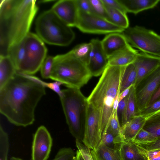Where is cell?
<instances>
[{"label": "cell", "mask_w": 160, "mask_h": 160, "mask_svg": "<svg viewBox=\"0 0 160 160\" xmlns=\"http://www.w3.org/2000/svg\"><path fill=\"white\" fill-rule=\"evenodd\" d=\"M10 160H23L21 158H17L15 157H12Z\"/></svg>", "instance_id": "cell-46"}, {"label": "cell", "mask_w": 160, "mask_h": 160, "mask_svg": "<svg viewBox=\"0 0 160 160\" xmlns=\"http://www.w3.org/2000/svg\"><path fill=\"white\" fill-rule=\"evenodd\" d=\"M142 128L157 139L160 138V114L147 119Z\"/></svg>", "instance_id": "cell-26"}, {"label": "cell", "mask_w": 160, "mask_h": 160, "mask_svg": "<svg viewBox=\"0 0 160 160\" xmlns=\"http://www.w3.org/2000/svg\"><path fill=\"white\" fill-rule=\"evenodd\" d=\"M92 48V44L90 42L78 45L72 50L75 56L87 66L89 62Z\"/></svg>", "instance_id": "cell-27"}, {"label": "cell", "mask_w": 160, "mask_h": 160, "mask_svg": "<svg viewBox=\"0 0 160 160\" xmlns=\"http://www.w3.org/2000/svg\"><path fill=\"white\" fill-rule=\"evenodd\" d=\"M22 41V60L17 72L33 75L40 69L47 56V49L44 42L34 33L29 32Z\"/></svg>", "instance_id": "cell-7"}, {"label": "cell", "mask_w": 160, "mask_h": 160, "mask_svg": "<svg viewBox=\"0 0 160 160\" xmlns=\"http://www.w3.org/2000/svg\"><path fill=\"white\" fill-rule=\"evenodd\" d=\"M139 115V111L136 99L135 88L133 85L130 89L127 103V122L132 118Z\"/></svg>", "instance_id": "cell-25"}, {"label": "cell", "mask_w": 160, "mask_h": 160, "mask_svg": "<svg viewBox=\"0 0 160 160\" xmlns=\"http://www.w3.org/2000/svg\"><path fill=\"white\" fill-rule=\"evenodd\" d=\"M123 142L122 137L116 136L110 131L107 130L102 136L100 145H103L112 148H119L121 143Z\"/></svg>", "instance_id": "cell-28"}, {"label": "cell", "mask_w": 160, "mask_h": 160, "mask_svg": "<svg viewBox=\"0 0 160 160\" xmlns=\"http://www.w3.org/2000/svg\"><path fill=\"white\" fill-rule=\"evenodd\" d=\"M20 73V72H19ZM25 77L31 79L39 83L44 88H48L56 93L60 96L62 93V90L61 89V86L62 83L58 81H55L51 82H44L38 77L32 75H28L20 73Z\"/></svg>", "instance_id": "cell-29"}, {"label": "cell", "mask_w": 160, "mask_h": 160, "mask_svg": "<svg viewBox=\"0 0 160 160\" xmlns=\"http://www.w3.org/2000/svg\"><path fill=\"white\" fill-rule=\"evenodd\" d=\"M125 67L108 65L87 98L88 103L100 112L101 137L108 128L113 114L115 101L120 94L121 82Z\"/></svg>", "instance_id": "cell-3"}, {"label": "cell", "mask_w": 160, "mask_h": 160, "mask_svg": "<svg viewBox=\"0 0 160 160\" xmlns=\"http://www.w3.org/2000/svg\"><path fill=\"white\" fill-rule=\"evenodd\" d=\"M0 5V56L28 33L38 8L35 0H2Z\"/></svg>", "instance_id": "cell-2"}, {"label": "cell", "mask_w": 160, "mask_h": 160, "mask_svg": "<svg viewBox=\"0 0 160 160\" xmlns=\"http://www.w3.org/2000/svg\"><path fill=\"white\" fill-rule=\"evenodd\" d=\"M160 85V64L135 88L139 113L148 105L151 98Z\"/></svg>", "instance_id": "cell-11"}, {"label": "cell", "mask_w": 160, "mask_h": 160, "mask_svg": "<svg viewBox=\"0 0 160 160\" xmlns=\"http://www.w3.org/2000/svg\"><path fill=\"white\" fill-rule=\"evenodd\" d=\"M157 139L142 128L138 133L132 140L137 143H147L156 140Z\"/></svg>", "instance_id": "cell-35"}, {"label": "cell", "mask_w": 160, "mask_h": 160, "mask_svg": "<svg viewBox=\"0 0 160 160\" xmlns=\"http://www.w3.org/2000/svg\"><path fill=\"white\" fill-rule=\"evenodd\" d=\"M107 130L110 131L116 136L122 137L121 128L118 119L116 111L112 114L110 118Z\"/></svg>", "instance_id": "cell-37"}, {"label": "cell", "mask_w": 160, "mask_h": 160, "mask_svg": "<svg viewBox=\"0 0 160 160\" xmlns=\"http://www.w3.org/2000/svg\"><path fill=\"white\" fill-rule=\"evenodd\" d=\"M45 88L17 72L0 89V113L16 126L32 124L36 108L46 94Z\"/></svg>", "instance_id": "cell-1"}, {"label": "cell", "mask_w": 160, "mask_h": 160, "mask_svg": "<svg viewBox=\"0 0 160 160\" xmlns=\"http://www.w3.org/2000/svg\"><path fill=\"white\" fill-rule=\"evenodd\" d=\"M126 13L136 14L144 10L153 8L160 0H118Z\"/></svg>", "instance_id": "cell-19"}, {"label": "cell", "mask_w": 160, "mask_h": 160, "mask_svg": "<svg viewBox=\"0 0 160 160\" xmlns=\"http://www.w3.org/2000/svg\"><path fill=\"white\" fill-rule=\"evenodd\" d=\"M139 52L131 46L108 58V65L125 67L133 63Z\"/></svg>", "instance_id": "cell-18"}, {"label": "cell", "mask_w": 160, "mask_h": 160, "mask_svg": "<svg viewBox=\"0 0 160 160\" xmlns=\"http://www.w3.org/2000/svg\"><path fill=\"white\" fill-rule=\"evenodd\" d=\"M51 9L68 26L76 27L79 11L76 0H59Z\"/></svg>", "instance_id": "cell-14"}, {"label": "cell", "mask_w": 160, "mask_h": 160, "mask_svg": "<svg viewBox=\"0 0 160 160\" xmlns=\"http://www.w3.org/2000/svg\"><path fill=\"white\" fill-rule=\"evenodd\" d=\"M76 27L83 33L95 34L122 32L124 30L94 13H88L79 10Z\"/></svg>", "instance_id": "cell-9"}, {"label": "cell", "mask_w": 160, "mask_h": 160, "mask_svg": "<svg viewBox=\"0 0 160 160\" xmlns=\"http://www.w3.org/2000/svg\"><path fill=\"white\" fill-rule=\"evenodd\" d=\"M89 1L93 13L107 19L105 7L102 0H89Z\"/></svg>", "instance_id": "cell-36"}, {"label": "cell", "mask_w": 160, "mask_h": 160, "mask_svg": "<svg viewBox=\"0 0 160 160\" xmlns=\"http://www.w3.org/2000/svg\"><path fill=\"white\" fill-rule=\"evenodd\" d=\"M158 114H160V113H158Z\"/></svg>", "instance_id": "cell-47"}, {"label": "cell", "mask_w": 160, "mask_h": 160, "mask_svg": "<svg viewBox=\"0 0 160 160\" xmlns=\"http://www.w3.org/2000/svg\"><path fill=\"white\" fill-rule=\"evenodd\" d=\"M146 120L145 118L139 115L127 121L121 128V135L123 141L132 140L142 128Z\"/></svg>", "instance_id": "cell-20"}, {"label": "cell", "mask_w": 160, "mask_h": 160, "mask_svg": "<svg viewBox=\"0 0 160 160\" xmlns=\"http://www.w3.org/2000/svg\"><path fill=\"white\" fill-rule=\"evenodd\" d=\"M128 98V96L119 102L116 110L117 117L121 128L127 122L126 108Z\"/></svg>", "instance_id": "cell-32"}, {"label": "cell", "mask_w": 160, "mask_h": 160, "mask_svg": "<svg viewBox=\"0 0 160 160\" xmlns=\"http://www.w3.org/2000/svg\"><path fill=\"white\" fill-rule=\"evenodd\" d=\"M101 141L99 112L88 103L87 116L82 142L92 150L97 149Z\"/></svg>", "instance_id": "cell-10"}, {"label": "cell", "mask_w": 160, "mask_h": 160, "mask_svg": "<svg viewBox=\"0 0 160 160\" xmlns=\"http://www.w3.org/2000/svg\"><path fill=\"white\" fill-rule=\"evenodd\" d=\"M119 148H112L101 144L91 151L94 160H122Z\"/></svg>", "instance_id": "cell-22"}, {"label": "cell", "mask_w": 160, "mask_h": 160, "mask_svg": "<svg viewBox=\"0 0 160 160\" xmlns=\"http://www.w3.org/2000/svg\"><path fill=\"white\" fill-rule=\"evenodd\" d=\"M102 1L105 5L119 10L127 13L118 0H102Z\"/></svg>", "instance_id": "cell-41"}, {"label": "cell", "mask_w": 160, "mask_h": 160, "mask_svg": "<svg viewBox=\"0 0 160 160\" xmlns=\"http://www.w3.org/2000/svg\"><path fill=\"white\" fill-rule=\"evenodd\" d=\"M132 85L125 89L120 93L119 97V102L128 96Z\"/></svg>", "instance_id": "cell-44"}, {"label": "cell", "mask_w": 160, "mask_h": 160, "mask_svg": "<svg viewBox=\"0 0 160 160\" xmlns=\"http://www.w3.org/2000/svg\"><path fill=\"white\" fill-rule=\"evenodd\" d=\"M54 58L52 56H47L42 63L40 69L41 76L43 78H50L53 65Z\"/></svg>", "instance_id": "cell-33"}, {"label": "cell", "mask_w": 160, "mask_h": 160, "mask_svg": "<svg viewBox=\"0 0 160 160\" xmlns=\"http://www.w3.org/2000/svg\"><path fill=\"white\" fill-rule=\"evenodd\" d=\"M8 136L2 126H0V160H7L9 148Z\"/></svg>", "instance_id": "cell-30"}, {"label": "cell", "mask_w": 160, "mask_h": 160, "mask_svg": "<svg viewBox=\"0 0 160 160\" xmlns=\"http://www.w3.org/2000/svg\"><path fill=\"white\" fill-rule=\"evenodd\" d=\"M59 96L70 133L82 142L87 120L88 103L79 89L68 88Z\"/></svg>", "instance_id": "cell-4"}, {"label": "cell", "mask_w": 160, "mask_h": 160, "mask_svg": "<svg viewBox=\"0 0 160 160\" xmlns=\"http://www.w3.org/2000/svg\"><path fill=\"white\" fill-rule=\"evenodd\" d=\"M133 64L137 72L136 79L134 85L136 88L160 64V57L143 52L138 53Z\"/></svg>", "instance_id": "cell-15"}, {"label": "cell", "mask_w": 160, "mask_h": 160, "mask_svg": "<svg viewBox=\"0 0 160 160\" xmlns=\"http://www.w3.org/2000/svg\"><path fill=\"white\" fill-rule=\"evenodd\" d=\"M76 152L70 148L60 149L52 160H75Z\"/></svg>", "instance_id": "cell-34"}, {"label": "cell", "mask_w": 160, "mask_h": 160, "mask_svg": "<svg viewBox=\"0 0 160 160\" xmlns=\"http://www.w3.org/2000/svg\"><path fill=\"white\" fill-rule=\"evenodd\" d=\"M90 42L92 48L87 67L92 76L97 77L102 74L108 65V58L102 48L100 40L93 39Z\"/></svg>", "instance_id": "cell-13"}, {"label": "cell", "mask_w": 160, "mask_h": 160, "mask_svg": "<svg viewBox=\"0 0 160 160\" xmlns=\"http://www.w3.org/2000/svg\"><path fill=\"white\" fill-rule=\"evenodd\" d=\"M105 6L108 20L124 30L129 27V20L126 13L119 10Z\"/></svg>", "instance_id": "cell-23"}, {"label": "cell", "mask_w": 160, "mask_h": 160, "mask_svg": "<svg viewBox=\"0 0 160 160\" xmlns=\"http://www.w3.org/2000/svg\"><path fill=\"white\" fill-rule=\"evenodd\" d=\"M37 35L47 43L61 46L69 45L75 33L51 9L38 16L35 21Z\"/></svg>", "instance_id": "cell-6"}, {"label": "cell", "mask_w": 160, "mask_h": 160, "mask_svg": "<svg viewBox=\"0 0 160 160\" xmlns=\"http://www.w3.org/2000/svg\"><path fill=\"white\" fill-rule=\"evenodd\" d=\"M17 72L16 68L9 56H0V89Z\"/></svg>", "instance_id": "cell-21"}, {"label": "cell", "mask_w": 160, "mask_h": 160, "mask_svg": "<svg viewBox=\"0 0 160 160\" xmlns=\"http://www.w3.org/2000/svg\"><path fill=\"white\" fill-rule=\"evenodd\" d=\"M159 98H160V85L152 95L148 105L152 104Z\"/></svg>", "instance_id": "cell-43"}, {"label": "cell", "mask_w": 160, "mask_h": 160, "mask_svg": "<svg viewBox=\"0 0 160 160\" xmlns=\"http://www.w3.org/2000/svg\"><path fill=\"white\" fill-rule=\"evenodd\" d=\"M92 76L87 66L75 56L72 50L54 57L52 80L68 88L80 89Z\"/></svg>", "instance_id": "cell-5"}, {"label": "cell", "mask_w": 160, "mask_h": 160, "mask_svg": "<svg viewBox=\"0 0 160 160\" xmlns=\"http://www.w3.org/2000/svg\"><path fill=\"white\" fill-rule=\"evenodd\" d=\"M119 149L122 160H148L145 150L132 140L122 142Z\"/></svg>", "instance_id": "cell-17"}, {"label": "cell", "mask_w": 160, "mask_h": 160, "mask_svg": "<svg viewBox=\"0 0 160 160\" xmlns=\"http://www.w3.org/2000/svg\"><path fill=\"white\" fill-rule=\"evenodd\" d=\"M101 42L102 48L108 58L131 46L122 32L107 34Z\"/></svg>", "instance_id": "cell-16"}, {"label": "cell", "mask_w": 160, "mask_h": 160, "mask_svg": "<svg viewBox=\"0 0 160 160\" xmlns=\"http://www.w3.org/2000/svg\"><path fill=\"white\" fill-rule=\"evenodd\" d=\"M129 44L142 52L160 57V35L152 30L136 26L122 32Z\"/></svg>", "instance_id": "cell-8"}, {"label": "cell", "mask_w": 160, "mask_h": 160, "mask_svg": "<svg viewBox=\"0 0 160 160\" xmlns=\"http://www.w3.org/2000/svg\"><path fill=\"white\" fill-rule=\"evenodd\" d=\"M137 144L147 151L160 149V138L157 139L154 141L148 143Z\"/></svg>", "instance_id": "cell-40"}, {"label": "cell", "mask_w": 160, "mask_h": 160, "mask_svg": "<svg viewBox=\"0 0 160 160\" xmlns=\"http://www.w3.org/2000/svg\"><path fill=\"white\" fill-rule=\"evenodd\" d=\"M76 146L84 160H94L91 149L78 140H76Z\"/></svg>", "instance_id": "cell-38"}, {"label": "cell", "mask_w": 160, "mask_h": 160, "mask_svg": "<svg viewBox=\"0 0 160 160\" xmlns=\"http://www.w3.org/2000/svg\"><path fill=\"white\" fill-rule=\"evenodd\" d=\"M52 144V138L46 128L44 126L38 127L33 137L32 160H47Z\"/></svg>", "instance_id": "cell-12"}, {"label": "cell", "mask_w": 160, "mask_h": 160, "mask_svg": "<svg viewBox=\"0 0 160 160\" xmlns=\"http://www.w3.org/2000/svg\"><path fill=\"white\" fill-rule=\"evenodd\" d=\"M144 150L148 160H160V149L149 151Z\"/></svg>", "instance_id": "cell-42"}, {"label": "cell", "mask_w": 160, "mask_h": 160, "mask_svg": "<svg viewBox=\"0 0 160 160\" xmlns=\"http://www.w3.org/2000/svg\"><path fill=\"white\" fill-rule=\"evenodd\" d=\"M160 113V98L140 111L139 115L147 120Z\"/></svg>", "instance_id": "cell-31"}, {"label": "cell", "mask_w": 160, "mask_h": 160, "mask_svg": "<svg viewBox=\"0 0 160 160\" xmlns=\"http://www.w3.org/2000/svg\"><path fill=\"white\" fill-rule=\"evenodd\" d=\"M137 78V72L133 63L124 67L120 88V93L125 89L134 85Z\"/></svg>", "instance_id": "cell-24"}, {"label": "cell", "mask_w": 160, "mask_h": 160, "mask_svg": "<svg viewBox=\"0 0 160 160\" xmlns=\"http://www.w3.org/2000/svg\"><path fill=\"white\" fill-rule=\"evenodd\" d=\"M79 10L88 13H93L89 0H76Z\"/></svg>", "instance_id": "cell-39"}, {"label": "cell", "mask_w": 160, "mask_h": 160, "mask_svg": "<svg viewBox=\"0 0 160 160\" xmlns=\"http://www.w3.org/2000/svg\"><path fill=\"white\" fill-rule=\"evenodd\" d=\"M75 160H84L81 153L78 150L76 152Z\"/></svg>", "instance_id": "cell-45"}]
</instances>
